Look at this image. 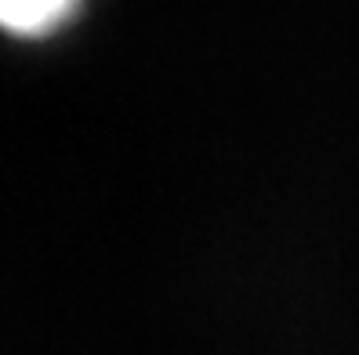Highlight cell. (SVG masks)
<instances>
[{"instance_id":"obj_1","label":"cell","mask_w":359,"mask_h":355,"mask_svg":"<svg viewBox=\"0 0 359 355\" xmlns=\"http://www.w3.org/2000/svg\"><path fill=\"white\" fill-rule=\"evenodd\" d=\"M83 0H0V29L11 36H51L80 11Z\"/></svg>"}]
</instances>
